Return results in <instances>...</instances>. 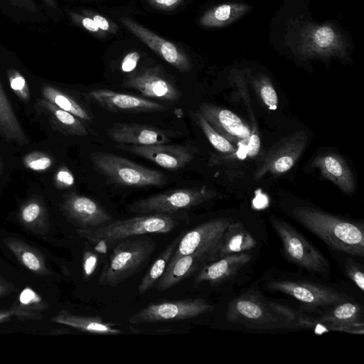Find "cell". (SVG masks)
Masks as SVG:
<instances>
[{
    "mask_svg": "<svg viewBox=\"0 0 364 364\" xmlns=\"http://www.w3.org/2000/svg\"><path fill=\"white\" fill-rule=\"evenodd\" d=\"M307 142L308 136L304 131L281 139L260 157L253 178L258 181L268 173L279 176L289 171L304 151Z\"/></svg>",
    "mask_w": 364,
    "mask_h": 364,
    "instance_id": "obj_10",
    "label": "cell"
},
{
    "mask_svg": "<svg viewBox=\"0 0 364 364\" xmlns=\"http://www.w3.org/2000/svg\"><path fill=\"white\" fill-rule=\"evenodd\" d=\"M225 316L232 323L256 330L309 327L313 324L290 308L269 301L255 291H248L232 300Z\"/></svg>",
    "mask_w": 364,
    "mask_h": 364,
    "instance_id": "obj_1",
    "label": "cell"
},
{
    "mask_svg": "<svg viewBox=\"0 0 364 364\" xmlns=\"http://www.w3.org/2000/svg\"><path fill=\"white\" fill-rule=\"evenodd\" d=\"M256 245V240L241 222L230 221L223 235L218 259L228 255L250 250Z\"/></svg>",
    "mask_w": 364,
    "mask_h": 364,
    "instance_id": "obj_26",
    "label": "cell"
},
{
    "mask_svg": "<svg viewBox=\"0 0 364 364\" xmlns=\"http://www.w3.org/2000/svg\"><path fill=\"white\" fill-rule=\"evenodd\" d=\"M230 220L220 218L210 220L183 233L171 260L198 252L218 251L223 235Z\"/></svg>",
    "mask_w": 364,
    "mask_h": 364,
    "instance_id": "obj_12",
    "label": "cell"
},
{
    "mask_svg": "<svg viewBox=\"0 0 364 364\" xmlns=\"http://www.w3.org/2000/svg\"><path fill=\"white\" fill-rule=\"evenodd\" d=\"M70 15L75 23L83 27L87 31L97 33L100 36L105 33L98 28L97 24L90 17L83 16L73 11L70 12Z\"/></svg>",
    "mask_w": 364,
    "mask_h": 364,
    "instance_id": "obj_39",
    "label": "cell"
},
{
    "mask_svg": "<svg viewBox=\"0 0 364 364\" xmlns=\"http://www.w3.org/2000/svg\"><path fill=\"white\" fill-rule=\"evenodd\" d=\"M297 48L303 59L346 58L348 43L345 36L331 23H309L304 26Z\"/></svg>",
    "mask_w": 364,
    "mask_h": 364,
    "instance_id": "obj_8",
    "label": "cell"
},
{
    "mask_svg": "<svg viewBox=\"0 0 364 364\" xmlns=\"http://www.w3.org/2000/svg\"><path fill=\"white\" fill-rule=\"evenodd\" d=\"M190 115L218 151L230 155L237 151V147L218 133L198 110L191 111Z\"/></svg>",
    "mask_w": 364,
    "mask_h": 364,
    "instance_id": "obj_32",
    "label": "cell"
},
{
    "mask_svg": "<svg viewBox=\"0 0 364 364\" xmlns=\"http://www.w3.org/2000/svg\"><path fill=\"white\" fill-rule=\"evenodd\" d=\"M218 259V251L198 252L169 261L155 288L163 291L198 272L205 264Z\"/></svg>",
    "mask_w": 364,
    "mask_h": 364,
    "instance_id": "obj_19",
    "label": "cell"
},
{
    "mask_svg": "<svg viewBox=\"0 0 364 364\" xmlns=\"http://www.w3.org/2000/svg\"><path fill=\"white\" fill-rule=\"evenodd\" d=\"M11 87L22 99L26 100L28 97V90L23 77L16 71H11L9 74Z\"/></svg>",
    "mask_w": 364,
    "mask_h": 364,
    "instance_id": "obj_38",
    "label": "cell"
},
{
    "mask_svg": "<svg viewBox=\"0 0 364 364\" xmlns=\"http://www.w3.org/2000/svg\"><path fill=\"white\" fill-rule=\"evenodd\" d=\"M250 9V6L242 3H225L207 11L200 18L201 26L218 28L228 26L240 18Z\"/></svg>",
    "mask_w": 364,
    "mask_h": 364,
    "instance_id": "obj_27",
    "label": "cell"
},
{
    "mask_svg": "<svg viewBox=\"0 0 364 364\" xmlns=\"http://www.w3.org/2000/svg\"><path fill=\"white\" fill-rule=\"evenodd\" d=\"M51 321L87 333L111 335L124 333L114 323L104 321L100 316L76 315L65 309L60 311Z\"/></svg>",
    "mask_w": 364,
    "mask_h": 364,
    "instance_id": "obj_24",
    "label": "cell"
},
{
    "mask_svg": "<svg viewBox=\"0 0 364 364\" xmlns=\"http://www.w3.org/2000/svg\"><path fill=\"white\" fill-rule=\"evenodd\" d=\"M88 95L100 107L112 112H161L168 109L166 105L152 100L107 89L94 90Z\"/></svg>",
    "mask_w": 364,
    "mask_h": 364,
    "instance_id": "obj_17",
    "label": "cell"
},
{
    "mask_svg": "<svg viewBox=\"0 0 364 364\" xmlns=\"http://www.w3.org/2000/svg\"><path fill=\"white\" fill-rule=\"evenodd\" d=\"M251 259V255L246 252L225 255L205 264L197 273L193 284L198 286L208 282L211 284L220 283L233 277Z\"/></svg>",
    "mask_w": 364,
    "mask_h": 364,
    "instance_id": "obj_23",
    "label": "cell"
},
{
    "mask_svg": "<svg viewBox=\"0 0 364 364\" xmlns=\"http://www.w3.org/2000/svg\"><path fill=\"white\" fill-rule=\"evenodd\" d=\"M217 197V193L210 188L194 187L166 191L133 202L131 212L139 214L174 213L191 208Z\"/></svg>",
    "mask_w": 364,
    "mask_h": 364,
    "instance_id": "obj_7",
    "label": "cell"
},
{
    "mask_svg": "<svg viewBox=\"0 0 364 364\" xmlns=\"http://www.w3.org/2000/svg\"><path fill=\"white\" fill-rule=\"evenodd\" d=\"M44 104L62 132L73 136H82L88 134L87 129L80 118L49 102Z\"/></svg>",
    "mask_w": 364,
    "mask_h": 364,
    "instance_id": "obj_31",
    "label": "cell"
},
{
    "mask_svg": "<svg viewBox=\"0 0 364 364\" xmlns=\"http://www.w3.org/2000/svg\"><path fill=\"white\" fill-rule=\"evenodd\" d=\"M27 166L34 171L46 170L52 164V160L46 156L34 155L30 156L26 160Z\"/></svg>",
    "mask_w": 364,
    "mask_h": 364,
    "instance_id": "obj_41",
    "label": "cell"
},
{
    "mask_svg": "<svg viewBox=\"0 0 364 364\" xmlns=\"http://www.w3.org/2000/svg\"><path fill=\"white\" fill-rule=\"evenodd\" d=\"M43 93L49 102L58 107L70 112L81 120H91V117L87 111L67 94L51 87H44Z\"/></svg>",
    "mask_w": 364,
    "mask_h": 364,
    "instance_id": "obj_33",
    "label": "cell"
},
{
    "mask_svg": "<svg viewBox=\"0 0 364 364\" xmlns=\"http://www.w3.org/2000/svg\"><path fill=\"white\" fill-rule=\"evenodd\" d=\"M230 81L235 86L237 91L244 102L247 104V112L251 120V134L247 144V154L250 157L256 156L260 149V139L256 120L252 113L250 97L247 87V80L245 73L239 70H232L230 73Z\"/></svg>",
    "mask_w": 364,
    "mask_h": 364,
    "instance_id": "obj_29",
    "label": "cell"
},
{
    "mask_svg": "<svg viewBox=\"0 0 364 364\" xmlns=\"http://www.w3.org/2000/svg\"><path fill=\"white\" fill-rule=\"evenodd\" d=\"M267 289L286 294L311 308L333 306L346 299L331 287L308 282L275 280L267 284Z\"/></svg>",
    "mask_w": 364,
    "mask_h": 364,
    "instance_id": "obj_11",
    "label": "cell"
},
{
    "mask_svg": "<svg viewBox=\"0 0 364 364\" xmlns=\"http://www.w3.org/2000/svg\"><path fill=\"white\" fill-rule=\"evenodd\" d=\"M56 180L65 187L71 186L75 182L73 174L67 169L60 170L56 174Z\"/></svg>",
    "mask_w": 364,
    "mask_h": 364,
    "instance_id": "obj_45",
    "label": "cell"
},
{
    "mask_svg": "<svg viewBox=\"0 0 364 364\" xmlns=\"http://www.w3.org/2000/svg\"><path fill=\"white\" fill-rule=\"evenodd\" d=\"M156 247V242L145 235L119 242L104 264L99 284L114 287L124 282L146 266Z\"/></svg>",
    "mask_w": 364,
    "mask_h": 364,
    "instance_id": "obj_4",
    "label": "cell"
},
{
    "mask_svg": "<svg viewBox=\"0 0 364 364\" xmlns=\"http://www.w3.org/2000/svg\"><path fill=\"white\" fill-rule=\"evenodd\" d=\"M249 79L250 84L263 104L271 110L276 109L278 105V96L269 77L259 74L250 77Z\"/></svg>",
    "mask_w": 364,
    "mask_h": 364,
    "instance_id": "obj_35",
    "label": "cell"
},
{
    "mask_svg": "<svg viewBox=\"0 0 364 364\" xmlns=\"http://www.w3.org/2000/svg\"><path fill=\"white\" fill-rule=\"evenodd\" d=\"M221 135L235 144L247 145L250 128L234 112L211 103H202L198 110Z\"/></svg>",
    "mask_w": 364,
    "mask_h": 364,
    "instance_id": "obj_16",
    "label": "cell"
},
{
    "mask_svg": "<svg viewBox=\"0 0 364 364\" xmlns=\"http://www.w3.org/2000/svg\"><path fill=\"white\" fill-rule=\"evenodd\" d=\"M12 316L23 320H40L43 318L41 313L33 312L13 306L6 310H0V323L10 319Z\"/></svg>",
    "mask_w": 364,
    "mask_h": 364,
    "instance_id": "obj_37",
    "label": "cell"
},
{
    "mask_svg": "<svg viewBox=\"0 0 364 364\" xmlns=\"http://www.w3.org/2000/svg\"><path fill=\"white\" fill-rule=\"evenodd\" d=\"M213 309V305L200 297L151 303L134 313L128 321L132 324L178 321L194 318Z\"/></svg>",
    "mask_w": 364,
    "mask_h": 364,
    "instance_id": "obj_9",
    "label": "cell"
},
{
    "mask_svg": "<svg viewBox=\"0 0 364 364\" xmlns=\"http://www.w3.org/2000/svg\"><path fill=\"white\" fill-rule=\"evenodd\" d=\"M140 58V54L136 51H132L125 55L122 62L121 68L124 72H130L133 70Z\"/></svg>",
    "mask_w": 364,
    "mask_h": 364,
    "instance_id": "obj_44",
    "label": "cell"
},
{
    "mask_svg": "<svg viewBox=\"0 0 364 364\" xmlns=\"http://www.w3.org/2000/svg\"><path fill=\"white\" fill-rule=\"evenodd\" d=\"M97 264V257L90 252L85 253L83 257L84 275L88 278L95 271Z\"/></svg>",
    "mask_w": 364,
    "mask_h": 364,
    "instance_id": "obj_43",
    "label": "cell"
},
{
    "mask_svg": "<svg viewBox=\"0 0 364 364\" xmlns=\"http://www.w3.org/2000/svg\"><path fill=\"white\" fill-rule=\"evenodd\" d=\"M311 166L318 169L324 178L331 181L345 193L355 192L353 174L342 156L333 153L320 154L314 158Z\"/></svg>",
    "mask_w": 364,
    "mask_h": 364,
    "instance_id": "obj_22",
    "label": "cell"
},
{
    "mask_svg": "<svg viewBox=\"0 0 364 364\" xmlns=\"http://www.w3.org/2000/svg\"><path fill=\"white\" fill-rule=\"evenodd\" d=\"M15 289L16 288L12 285V284L0 276V296L6 295L15 291Z\"/></svg>",
    "mask_w": 364,
    "mask_h": 364,
    "instance_id": "obj_47",
    "label": "cell"
},
{
    "mask_svg": "<svg viewBox=\"0 0 364 364\" xmlns=\"http://www.w3.org/2000/svg\"><path fill=\"white\" fill-rule=\"evenodd\" d=\"M363 310L360 305L343 301L324 313L318 319L329 330L351 333H363Z\"/></svg>",
    "mask_w": 364,
    "mask_h": 364,
    "instance_id": "obj_21",
    "label": "cell"
},
{
    "mask_svg": "<svg viewBox=\"0 0 364 364\" xmlns=\"http://www.w3.org/2000/svg\"><path fill=\"white\" fill-rule=\"evenodd\" d=\"M17 308L36 313L48 308V304L41 296L30 287H26L19 294Z\"/></svg>",
    "mask_w": 364,
    "mask_h": 364,
    "instance_id": "obj_36",
    "label": "cell"
},
{
    "mask_svg": "<svg viewBox=\"0 0 364 364\" xmlns=\"http://www.w3.org/2000/svg\"><path fill=\"white\" fill-rule=\"evenodd\" d=\"M84 14L85 16L90 17L97 24L98 28L103 32L112 33H115L117 32V26L109 21L107 18L101 15L94 14L91 11H84Z\"/></svg>",
    "mask_w": 364,
    "mask_h": 364,
    "instance_id": "obj_40",
    "label": "cell"
},
{
    "mask_svg": "<svg viewBox=\"0 0 364 364\" xmlns=\"http://www.w3.org/2000/svg\"><path fill=\"white\" fill-rule=\"evenodd\" d=\"M183 0H149L153 6L161 9H171L182 3Z\"/></svg>",
    "mask_w": 364,
    "mask_h": 364,
    "instance_id": "obj_46",
    "label": "cell"
},
{
    "mask_svg": "<svg viewBox=\"0 0 364 364\" xmlns=\"http://www.w3.org/2000/svg\"><path fill=\"white\" fill-rule=\"evenodd\" d=\"M269 223L289 262L323 277L329 275L331 266L327 259L293 226L274 216L269 218Z\"/></svg>",
    "mask_w": 364,
    "mask_h": 364,
    "instance_id": "obj_6",
    "label": "cell"
},
{
    "mask_svg": "<svg viewBox=\"0 0 364 364\" xmlns=\"http://www.w3.org/2000/svg\"><path fill=\"white\" fill-rule=\"evenodd\" d=\"M0 133L7 140L20 145L27 144L28 139L21 127L0 84Z\"/></svg>",
    "mask_w": 364,
    "mask_h": 364,
    "instance_id": "obj_28",
    "label": "cell"
},
{
    "mask_svg": "<svg viewBox=\"0 0 364 364\" xmlns=\"http://www.w3.org/2000/svg\"><path fill=\"white\" fill-rule=\"evenodd\" d=\"M123 86L140 92L143 95L177 102L181 98L180 91L156 68H148L132 74L124 80Z\"/></svg>",
    "mask_w": 364,
    "mask_h": 364,
    "instance_id": "obj_20",
    "label": "cell"
},
{
    "mask_svg": "<svg viewBox=\"0 0 364 364\" xmlns=\"http://www.w3.org/2000/svg\"><path fill=\"white\" fill-rule=\"evenodd\" d=\"M94 168L116 185L142 188L162 186L167 183L164 173L111 153L95 151L90 156Z\"/></svg>",
    "mask_w": 364,
    "mask_h": 364,
    "instance_id": "obj_5",
    "label": "cell"
},
{
    "mask_svg": "<svg viewBox=\"0 0 364 364\" xmlns=\"http://www.w3.org/2000/svg\"><path fill=\"white\" fill-rule=\"evenodd\" d=\"M292 215L298 223L331 248L353 256H364L363 226L305 206L294 208Z\"/></svg>",
    "mask_w": 364,
    "mask_h": 364,
    "instance_id": "obj_2",
    "label": "cell"
},
{
    "mask_svg": "<svg viewBox=\"0 0 364 364\" xmlns=\"http://www.w3.org/2000/svg\"><path fill=\"white\" fill-rule=\"evenodd\" d=\"M183 234V232H181L166 247L142 277L138 286L139 294H144L155 287L156 283L165 272Z\"/></svg>",
    "mask_w": 364,
    "mask_h": 364,
    "instance_id": "obj_30",
    "label": "cell"
},
{
    "mask_svg": "<svg viewBox=\"0 0 364 364\" xmlns=\"http://www.w3.org/2000/svg\"><path fill=\"white\" fill-rule=\"evenodd\" d=\"M63 208L77 229H95L113 220L112 216L95 200L75 193L66 196Z\"/></svg>",
    "mask_w": 364,
    "mask_h": 364,
    "instance_id": "obj_15",
    "label": "cell"
},
{
    "mask_svg": "<svg viewBox=\"0 0 364 364\" xmlns=\"http://www.w3.org/2000/svg\"><path fill=\"white\" fill-rule=\"evenodd\" d=\"M20 218L22 223L34 232L45 233L48 231V221L38 203L32 202L26 205L21 210Z\"/></svg>",
    "mask_w": 364,
    "mask_h": 364,
    "instance_id": "obj_34",
    "label": "cell"
},
{
    "mask_svg": "<svg viewBox=\"0 0 364 364\" xmlns=\"http://www.w3.org/2000/svg\"><path fill=\"white\" fill-rule=\"evenodd\" d=\"M21 1H28V0H20ZM45 4H46L48 6L55 9L57 7L56 3L54 0H41Z\"/></svg>",
    "mask_w": 364,
    "mask_h": 364,
    "instance_id": "obj_48",
    "label": "cell"
},
{
    "mask_svg": "<svg viewBox=\"0 0 364 364\" xmlns=\"http://www.w3.org/2000/svg\"><path fill=\"white\" fill-rule=\"evenodd\" d=\"M5 243L17 260L28 271L40 276L50 274L43 255L33 247L12 237L6 238Z\"/></svg>",
    "mask_w": 364,
    "mask_h": 364,
    "instance_id": "obj_25",
    "label": "cell"
},
{
    "mask_svg": "<svg viewBox=\"0 0 364 364\" xmlns=\"http://www.w3.org/2000/svg\"><path fill=\"white\" fill-rule=\"evenodd\" d=\"M107 133L117 144L134 146L169 143L176 134L170 130L135 123H115Z\"/></svg>",
    "mask_w": 364,
    "mask_h": 364,
    "instance_id": "obj_18",
    "label": "cell"
},
{
    "mask_svg": "<svg viewBox=\"0 0 364 364\" xmlns=\"http://www.w3.org/2000/svg\"><path fill=\"white\" fill-rule=\"evenodd\" d=\"M174 213H155L111 221L95 229H77L76 233L93 244L114 245L128 237L147 234H166L180 225Z\"/></svg>",
    "mask_w": 364,
    "mask_h": 364,
    "instance_id": "obj_3",
    "label": "cell"
},
{
    "mask_svg": "<svg viewBox=\"0 0 364 364\" xmlns=\"http://www.w3.org/2000/svg\"><path fill=\"white\" fill-rule=\"evenodd\" d=\"M348 277L362 291H364V274L358 265L350 263L346 266Z\"/></svg>",
    "mask_w": 364,
    "mask_h": 364,
    "instance_id": "obj_42",
    "label": "cell"
},
{
    "mask_svg": "<svg viewBox=\"0 0 364 364\" xmlns=\"http://www.w3.org/2000/svg\"><path fill=\"white\" fill-rule=\"evenodd\" d=\"M117 146L171 171L182 168L194 158V151L191 147L182 144L166 143L134 146L118 144Z\"/></svg>",
    "mask_w": 364,
    "mask_h": 364,
    "instance_id": "obj_13",
    "label": "cell"
},
{
    "mask_svg": "<svg viewBox=\"0 0 364 364\" xmlns=\"http://www.w3.org/2000/svg\"><path fill=\"white\" fill-rule=\"evenodd\" d=\"M119 21L129 32L168 63L182 72L191 69L190 60L175 44L127 17H120Z\"/></svg>",
    "mask_w": 364,
    "mask_h": 364,
    "instance_id": "obj_14",
    "label": "cell"
}]
</instances>
